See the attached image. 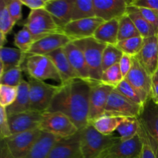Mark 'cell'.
I'll list each match as a JSON object with an SVG mask.
<instances>
[{"label": "cell", "instance_id": "obj_34", "mask_svg": "<svg viewBox=\"0 0 158 158\" xmlns=\"http://www.w3.org/2000/svg\"><path fill=\"white\" fill-rule=\"evenodd\" d=\"M123 53L117 46L106 45L103 52L102 67L103 72L114 65L120 63Z\"/></svg>", "mask_w": 158, "mask_h": 158}, {"label": "cell", "instance_id": "obj_42", "mask_svg": "<svg viewBox=\"0 0 158 158\" xmlns=\"http://www.w3.org/2000/svg\"><path fill=\"white\" fill-rule=\"evenodd\" d=\"M119 65H120L122 75H123V78H125L128 74V73L131 71V68H132L133 57L131 56L123 54L120 63H119Z\"/></svg>", "mask_w": 158, "mask_h": 158}, {"label": "cell", "instance_id": "obj_30", "mask_svg": "<svg viewBox=\"0 0 158 158\" xmlns=\"http://www.w3.org/2000/svg\"><path fill=\"white\" fill-rule=\"evenodd\" d=\"M93 17H96L94 0H74L72 21Z\"/></svg>", "mask_w": 158, "mask_h": 158}, {"label": "cell", "instance_id": "obj_38", "mask_svg": "<svg viewBox=\"0 0 158 158\" xmlns=\"http://www.w3.org/2000/svg\"><path fill=\"white\" fill-rule=\"evenodd\" d=\"M18 94V87L0 85V106L9 107L15 102Z\"/></svg>", "mask_w": 158, "mask_h": 158}, {"label": "cell", "instance_id": "obj_35", "mask_svg": "<svg viewBox=\"0 0 158 158\" xmlns=\"http://www.w3.org/2000/svg\"><path fill=\"white\" fill-rule=\"evenodd\" d=\"M34 43L33 38L31 35L30 32L26 26H23V29H20L15 35L14 37V44L17 49H20L22 52L27 54L30 50L32 44Z\"/></svg>", "mask_w": 158, "mask_h": 158}, {"label": "cell", "instance_id": "obj_24", "mask_svg": "<svg viewBox=\"0 0 158 158\" xmlns=\"http://www.w3.org/2000/svg\"><path fill=\"white\" fill-rule=\"evenodd\" d=\"M119 19H114L102 23L94 35L97 41L106 45L117 46L118 43Z\"/></svg>", "mask_w": 158, "mask_h": 158}, {"label": "cell", "instance_id": "obj_8", "mask_svg": "<svg viewBox=\"0 0 158 158\" xmlns=\"http://www.w3.org/2000/svg\"><path fill=\"white\" fill-rule=\"evenodd\" d=\"M30 110L46 112L55 97L59 86L32 79L29 81Z\"/></svg>", "mask_w": 158, "mask_h": 158}, {"label": "cell", "instance_id": "obj_43", "mask_svg": "<svg viewBox=\"0 0 158 158\" xmlns=\"http://www.w3.org/2000/svg\"><path fill=\"white\" fill-rule=\"evenodd\" d=\"M129 4L139 8H148L158 11V0H133L130 1Z\"/></svg>", "mask_w": 158, "mask_h": 158}, {"label": "cell", "instance_id": "obj_1", "mask_svg": "<svg viewBox=\"0 0 158 158\" xmlns=\"http://www.w3.org/2000/svg\"><path fill=\"white\" fill-rule=\"evenodd\" d=\"M93 81L77 78L59 85L48 112H60L67 116L79 131L88 123L89 95Z\"/></svg>", "mask_w": 158, "mask_h": 158}, {"label": "cell", "instance_id": "obj_11", "mask_svg": "<svg viewBox=\"0 0 158 158\" xmlns=\"http://www.w3.org/2000/svg\"><path fill=\"white\" fill-rule=\"evenodd\" d=\"M142 106L128 100L114 88L108 99L104 114L137 118L141 112Z\"/></svg>", "mask_w": 158, "mask_h": 158}, {"label": "cell", "instance_id": "obj_2", "mask_svg": "<svg viewBox=\"0 0 158 158\" xmlns=\"http://www.w3.org/2000/svg\"><path fill=\"white\" fill-rule=\"evenodd\" d=\"M137 120L140 126L138 134L158 158V103L154 98L151 97L143 103Z\"/></svg>", "mask_w": 158, "mask_h": 158}, {"label": "cell", "instance_id": "obj_4", "mask_svg": "<svg viewBox=\"0 0 158 158\" xmlns=\"http://www.w3.org/2000/svg\"><path fill=\"white\" fill-rule=\"evenodd\" d=\"M73 42L84 55L91 81L101 82L103 74L102 58L106 45L97 41L94 37Z\"/></svg>", "mask_w": 158, "mask_h": 158}, {"label": "cell", "instance_id": "obj_9", "mask_svg": "<svg viewBox=\"0 0 158 158\" xmlns=\"http://www.w3.org/2000/svg\"><path fill=\"white\" fill-rule=\"evenodd\" d=\"M125 80L135 89L143 103L152 97L151 76L137 56L133 57V66Z\"/></svg>", "mask_w": 158, "mask_h": 158}, {"label": "cell", "instance_id": "obj_16", "mask_svg": "<svg viewBox=\"0 0 158 158\" xmlns=\"http://www.w3.org/2000/svg\"><path fill=\"white\" fill-rule=\"evenodd\" d=\"M129 2L127 0H94L96 17L104 22L120 19L127 14Z\"/></svg>", "mask_w": 158, "mask_h": 158}, {"label": "cell", "instance_id": "obj_13", "mask_svg": "<svg viewBox=\"0 0 158 158\" xmlns=\"http://www.w3.org/2000/svg\"><path fill=\"white\" fill-rule=\"evenodd\" d=\"M143 142L139 134L130 140L113 143L98 158H139L143 149Z\"/></svg>", "mask_w": 158, "mask_h": 158}, {"label": "cell", "instance_id": "obj_47", "mask_svg": "<svg viewBox=\"0 0 158 158\" xmlns=\"http://www.w3.org/2000/svg\"><path fill=\"white\" fill-rule=\"evenodd\" d=\"M0 158H15L12 155L10 151H9L4 140H1V145H0Z\"/></svg>", "mask_w": 158, "mask_h": 158}, {"label": "cell", "instance_id": "obj_36", "mask_svg": "<svg viewBox=\"0 0 158 158\" xmlns=\"http://www.w3.org/2000/svg\"><path fill=\"white\" fill-rule=\"evenodd\" d=\"M119 63L110 66L103 72L101 83L116 88L123 80Z\"/></svg>", "mask_w": 158, "mask_h": 158}, {"label": "cell", "instance_id": "obj_22", "mask_svg": "<svg viewBox=\"0 0 158 158\" xmlns=\"http://www.w3.org/2000/svg\"><path fill=\"white\" fill-rule=\"evenodd\" d=\"M47 56L51 59L52 63L56 67L60 77H61L62 83L74 80V79L80 78L71 66L70 63L66 56L64 49H57Z\"/></svg>", "mask_w": 158, "mask_h": 158}, {"label": "cell", "instance_id": "obj_26", "mask_svg": "<svg viewBox=\"0 0 158 158\" xmlns=\"http://www.w3.org/2000/svg\"><path fill=\"white\" fill-rule=\"evenodd\" d=\"M6 110L8 116L30 110L29 82L23 80L20 83L18 86V94L15 102L6 108Z\"/></svg>", "mask_w": 158, "mask_h": 158}, {"label": "cell", "instance_id": "obj_31", "mask_svg": "<svg viewBox=\"0 0 158 158\" xmlns=\"http://www.w3.org/2000/svg\"><path fill=\"white\" fill-rule=\"evenodd\" d=\"M140 126L137 118L127 117L117 128V132L122 141L130 140L138 134Z\"/></svg>", "mask_w": 158, "mask_h": 158}, {"label": "cell", "instance_id": "obj_40", "mask_svg": "<svg viewBox=\"0 0 158 158\" xmlns=\"http://www.w3.org/2000/svg\"><path fill=\"white\" fill-rule=\"evenodd\" d=\"M7 9L12 19L16 23L23 18V6L22 0H6Z\"/></svg>", "mask_w": 158, "mask_h": 158}, {"label": "cell", "instance_id": "obj_32", "mask_svg": "<svg viewBox=\"0 0 158 158\" xmlns=\"http://www.w3.org/2000/svg\"><path fill=\"white\" fill-rule=\"evenodd\" d=\"M144 38L142 36L133 37L127 40L119 41L117 46L123 54L134 57L140 53L143 45Z\"/></svg>", "mask_w": 158, "mask_h": 158}, {"label": "cell", "instance_id": "obj_46", "mask_svg": "<svg viewBox=\"0 0 158 158\" xmlns=\"http://www.w3.org/2000/svg\"><path fill=\"white\" fill-rule=\"evenodd\" d=\"M139 158H156L154 152L151 149L149 145L145 142H143V149H142L141 154H140Z\"/></svg>", "mask_w": 158, "mask_h": 158}, {"label": "cell", "instance_id": "obj_3", "mask_svg": "<svg viewBox=\"0 0 158 158\" xmlns=\"http://www.w3.org/2000/svg\"><path fill=\"white\" fill-rule=\"evenodd\" d=\"M80 131L83 158H98L106 148L120 140V137L103 135L90 123Z\"/></svg>", "mask_w": 158, "mask_h": 158}, {"label": "cell", "instance_id": "obj_41", "mask_svg": "<svg viewBox=\"0 0 158 158\" xmlns=\"http://www.w3.org/2000/svg\"><path fill=\"white\" fill-rule=\"evenodd\" d=\"M12 135L9 128L8 115L6 114V108L0 106V137L2 140L8 138Z\"/></svg>", "mask_w": 158, "mask_h": 158}, {"label": "cell", "instance_id": "obj_5", "mask_svg": "<svg viewBox=\"0 0 158 158\" xmlns=\"http://www.w3.org/2000/svg\"><path fill=\"white\" fill-rule=\"evenodd\" d=\"M24 26L29 30L34 42L52 34L63 32L45 9L31 11Z\"/></svg>", "mask_w": 158, "mask_h": 158}, {"label": "cell", "instance_id": "obj_23", "mask_svg": "<svg viewBox=\"0 0 158 158\" xmlns=\"http://www.w3.org/2000/svg\"><path fill=\"white\" fill-rule=\"evenodd\" d=\"M27 54L16 48L3 46L0 49V76L5 71L16 67H21V65L26 60Z\"/></svg>", "mask_w": 158, "mask_h": 158}, {"label": "cell", "instance_id": "obj_45", "mask_svg": "<svg viewBox=\"0 0 158 158\" xmlns=\"http://www.w3.org/2000/svg\"><path fill=\"white\" fill-rule=\"evenodd\" d=\"M152 83V98L154 100L158 99V69L151 76Z\"/></svg>", "mask_w": 158, "mask_h": 158}, {"label": "cell", "instance_id": "obj_6", "mask_svg": "<svg viewBox=\"0 0 158 158\" xmlns=\"http://www.w3.org/2000/svg\"><path fill=\"white\" fill-rule=\"evenodd\" d=\"M40 129L59 138H67L75 135L79 129L66 115L60 112H44Z\"/></svg>", "mask_w": 158, "mask_h": 158}, {"label": "cell", "instance_id": "obj_17", "mask_svg": "<svg viewBox=\"0 0 158 158\" xmlns=\"http://www.w3.org/2000/svg\"><path fill=\"white\" fill-rule=\"evenodd\" d=\"M71 42L73 40L63 32L52 34L34 42L27 55L47 56L57 49H63Z\"/></svg>", "mask_w": 158, "mask_h": 158}, {"label": "cell", "instance_id": "obj_39", "mask_svg": "<svg viewBox=\"0 0 158 158\" xmlns=\"http://www.w3.org/2000/svg\"><path fill=\"white\" fill-rule=\"evenodd\" d=\"M115 89L120 94H122L123 97L127 98L128 100H131L132 102H134V103H137L138 105H140V106H143V102L142 101L140 97H139L137 91L135 90V89L125 79H123V81Z\"/></svg>", "mask_w": 158, "mask_h": 158}, {"label": "cell", "instance_id": "obj_10", "mask_svg": "<svg viewBox=\"0 0 158 158\" xmlns=\"http://www.w3.org/2000/svg\"><path fill=\"white\" fill-rule=\"evenodd\" d=\"M42 131L40 129L32 130L19 134H12L5 139L8 149L15 158H25L40 138Z\"/></svg>", "mask_w": 158, "mask_h": 158}, {"label": "cell", "instance_id": "obj_27", "mask_svg": "<svg viewBox=\"0 0 158 158\" xmlns=\"http://www.w3.org/2000/svg\"><path fill=\"white\" fill-rule=\"evenodd\" d=\"M59 137L42 131L40 138L25 158H48L51 149Z\"/></svg>", "mask_w": 158, "mask_h": 158}, {"label": "cell", "instance_id": "obj_14", "mask_svg": "<svg viewBox=\"0 0 158 158\" xmlns=\"http://www.w3.org/2000/svg\"><path fill=\"white\" fill-rule=\"evenodd\" d=\"M103 23V19L97 17L73 20L63 28L62 32L73 41L84 40L94 37L97 28Z\"/></svg>", "mask_w": 158, "mask_h": 158}, {"label": "cell", "instance_id": "obj_48", "mask_svg": "<svg viewBox=\"0 0 158 158\" xmlns=\"http://www.w3.org/2000/svg\"><path fill=\"white\" fill-rule=\"evenodd\" d=\"M155 101L157 102V103H158V99H157V100H155Z\"/></svg>", "mask_w": 158, "mask_h": 158}, {"label": "cell", "instance_id": "obj_21", "mask_svg": "<svg viewBox=\"0 0 158 158\" xmlns=\"http://www.w3.org/2000/svg\"><path fill=\"white\" fill-rule=\"evenodd\" d=\"M63 49L71 66L77 73L78 77L83 80L91 81L89 69L81 49L76 45L73 41L66 45Z\"/></svg>", "mask_w": 158, "mask_h": 158}, {"label": "cell", "instance_id": "obj_29", "mask_svg": "<svg viewBox=\"0 0 158 158\" xmlns=\"http://www.w3.org/2000/svg\"><path fill=\"white\" fill-rule=\"evenodd\" d=\"M15 25L7 9L6 0L0 1V44L1 47L4 46L6 42V35L10 33L12 28Z\"/></svg>", "mask_w": 158, "mask_h": 158}, {"label": "cell", "instance_id": "obj_18", "mask_svg": "<svg viewBox=\"0 0 158 158\" xmlns=\"http://www.w3.org/2000/svg\"><path fill=\"white\" fill-rule=\"evenodd\" d=\"M48 158H83L80 149V131L67 138H60L49 152Z\"/></svg>", "mask_w": 158, "mask_h": 158}, {"label": "cell", "instance_id": "obj_37", "mask_svg": "<svg viewBox=\"0 0 158 158\" xmlns=\"http://www.w3.org/2000/svg\"><path fill=\"white\" fill-rule=\"evenodd\" d=\"M23 80L21 67L13 68L5 71L2 75L0 76V85L18 87Z\"/></svg>", "mask_w": 158, "mask_h": 158}, {"label": "cell", "instance_id": "obj_20", "mask_svg": "<svg viewBox=\"0 0 158 158\" xmlns=\"http://www.w3.org/2000/svg\"><path fill=\"white\" fill-rule=\"evenodd\" d=\"M137 57L151 76L157 70L158 35L144 39L143 47Z\"/></svg>", "mask_w": 158, "mask_h": 158}, {"label": "cell", "instance_id": "obj_25", "mask_svg": "<svg viewBox=\"0 0 158 158\" xmlns=\"http://www.w3.org/2000/svg\"><path fill=\"white\" fill-rule=\"evenodd\" d=\"M127 14L132 19L133 23L135 25L140 36L146 39L158 35L157 29H156L148 20L145 19L144 17L141 15V13L139 11L138 8L129 4Z\"/></svg>", "mask_w": 158, "mask_h": 158}, {"label": "cell", "instance_id": "obj_15", "mask_svg": "<svg viewBox=\"0 0 158 158\" xmlns=\"http://www.w3.org/2000/svg\"><path fill=\"white\" fill-rule=\"evenodd\" d=\"M43 113L29 110L8 116L11 134H16L32 130L40 129Z\"/></svg>", "mask_w": 158, "mask_h": 158}, {"label": "cell", "instance_id": "obj_33", "mask_svg": "<svg viewBox=\"0 0 158 158\" xmlns=\"http://www.w3.org/2000/svg\"><path fill=\"white\" fill-rule=\"evenodd\" d=\"M137 36H140V33L132 19L127 14H126L119 19L118 40L122 41Z\"/></svg>", "mask_w": 158, "mask_h": 158}, {"label": "cell", "instance_id": "obj_7", "mask_svg": "<svg viewBox=\"0 0 158 158\" xmlns=\"http://www.w3.org/2000/svg\"><path fill=\"white\" fill-rule=\"evenodd\" d=\"M26 69L31 78L34 80L43 82L52 80L60 84L62 83L60 73L48 56L27 55Z\"/></svg>", "mask_w": 158, "mask_h": 158}, {"label": "cell", "instance_id": "obj_44", "mask_svg": "<svg viewBox=\"0 0 158 158\" xmlns=\"http://www.w3.org/2000/svg\"><path fill=\"white\" fill-rule=\"evenodd\" d=\"M47 0H22L23 6L29 8L32 10L45 9Z\"/></svg>", "mask_w": 158, "mask_h": 158}, {"label": "cell", "instance_id": "obj_19", "mask_svg": "<svg viewBox=\"0 0 158 158\" xmlns=\"http://www.w3.org/2000/svg\"><path fill=\"white\" fill-rule=\"evenodd\" d=\"M74 0H47L45 9L52 15L57 26L63 29L72 21Z\"/></svg>", "mask_w": 158, "mask_h": 158}, {"label": "cell", "instance_id": "obj_12", "mask_svg": "<svg viewBox=\"0 0 158 158\" xmlns=\"http://www.w3.org/2000/svg\"><path fill=\"white\" fill-rule=\"evenodd\" d=\"M114 87L101 82H93L89 95L88 123H92L103 115L110 95Z\"/></svg>", "mask_w": 158, "mask_h": 158}, {"label": "cell", "instance_id": "obj_28", "mask_svg": "<svg viewBox=\"0 0 158 158\" xmlns=\"http://www.w3.org/2000/svg\"><path fill=\"white\" fill-rule=\"evenodd\" d=\"M126 118L127 117L103 114L90 124L103 135L110 136L113 135V133L117 131L120 123Z\"/></svg>", "mask_w": 158, "mask_h": 158}]
</instances>
